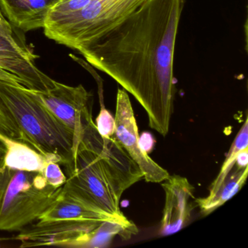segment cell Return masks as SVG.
Instances as JSON below:
<instances>
[{
  "label": "cell",
  "mask_w": 248,
  "mask_h": 248,
  "mask_svg": "<svg viewBox=\"0 0 248 248\" xmlns=\"http://www.w3.org/2000/svg\"><path fill=\"white\" fill-rule=\"evenodd\" d=\"M0 135L24 143L22 133L2 98H0Z\"/></svg>",
  "instance_id": "obj_17"
},
{
  "label": "cell",
  "mask_w": 248,
  "mask_h": 248,
  "mask_svg": "<svg viewBox=\"0 0 248 248\" xmlns=\"http://www.w3.org/2000/svg\"><path fill=\"white\" fill-rule=\"evenodd\" d=\"M0 81L8 82V83L12 84L15 86L26 87L25 82L21 78H18L14 74L11 73L10 72H8V71L5 70L2 67H0Z\"/></svg>",
  "instance_id": "obj_21"
},
{
  "label": "cell",
  "mask_w": 248,
  "mask_h": 248,
  "mask_svg": "<svg viewBox=\"0 0 248 248\" xmlns=\"http://www.w3.org/2000/svg\"><path fill=\"white\" fill-rule=\"evenodd\" d=\"M146 0H92L63 22L44 29L47 38L78 52L95 43Z\"/></svg>",
  "instance_id": "obj_5"
},
{
  "label": "cell",
  "mask_w": 248,
  "mask_h": 248,
  "mask_svg": "<svg viewBox=\"0 0 248 248\" xmlns=\"http://www.w3.org/2000/svg\"><path fill=\"white\" fill-rule=\"evenodd\" d=\"M248 175V167L241 168L235 164L229 175L216 191L213 194H209L204 198L195 200L202 214L204 216L210 214L237 194L245 185Z\"/></svg>",
  "instance_id": "obj_14"
},
{
  "label": "cell",
  "mask_w": 248,
  "mask_h": 248,
  "mask_svg": "<svg viewBox=\"0 0 248 248\" xmlns=\"http://www.w3.org/2000/svg\"><path fill=\"white\" fill-rule=\"evenodd\" d=\"M95 124L98 133L102 137H112L115 128V120L111 113L102 104Z\"/></svg>",
  "instance_id": "obj_18"
},
{
  "label": "cell",
  "mask_w": 248,
  "mask_h": 248,
  "mask_svg": "<svg viewBox=\"0 0 248 248\" xmlns=\"http://www.w3.org/2000/svg\"><path fill=\"white\" fill-rule=\"evenodd\" d=\"M38 58L30 47L15 46L0 37V67L21 78L28 89L46 92L53 88L55 80L37 67Z\"/></svg>",
  "instance_id": "obj_11"
},
{
  "label": "cell",
  "mask_w": 248,
  "mask_h": 248,
  "mask_svg": "<svg viewBox=\"0 0 248 248\" xmlns=\"http://www.w3.org/2000/svg\"><path fill=\"white\" fill-rule=\"evenodd\" d=\"M160 184L165 202L159 233L168 236L179 232L189 222L194 188L186 178L178 175H169Z\"/></svg>",
  "instance_id": "obj_9"
},
{
  "label": "cell",
  "mask_w": 248,
  "mask_h": 248,
  "mask_svg": "<svg viewBox=\"0 0 248 248\" xmlns=\"http://www.w3.org/2000/svg\"><path fill=\"white\" fill-rule=\"evenodd\" d=\"M30 91L72 132L75 155L78 145L95 124L93 120V94L82 85L69 86L56 81L53 88L46 92Z\"/></svg>",
  "instance_id": "obj_6"
},
{
  "label": "cell",
  "mask_w": 248,
  "mask_h": 248,
  "mask_svg": "<svg viewBox=\"0 0 248 248\" xmlns=\"http://www.w3.org/2000/svg\"><path fill=\"white\" fill-rule=\"evenodd\" d=\"M0 140L3 142L6 150L2 159L5 166L18 170L43 172L49 162L46 156L22 142L1 135Z\"/></svg>",
  "instance_id": "obj_13"
},
{
  "label": "cell",
  "mask_w": 248,
  "mask_h": 248,
  "mask_svg": "<svg viewBox=\"0 0 248 248\" xmlns=\"http://www.w3.org/2000/svg\"><path fill=\"white\" fill-rule=\"evenodd\" d=\"M0 98L14 116L24 143L49 162L62 164L66 169L72 168L75 158L73 134L30 89L0 81Z\"/></svg>",
  "instance_id": "obj_3"
},
{
  "label": "cell",
  "mask_w": 248,
  "mask_h": 248,
  "mask_svg": "<svg viewBox=\"0 0 248 248\" xmlns=\"http://www.w3.org/2000/svg\"><path fill=\"white\" fill-rule=\"evenodd\" d=\"M67 180L100 208L130 223L120 208L123 193L143 179L137 164L114 137H102L95 124L78 145Z\"/></svg>",
  "instance_id": "obj_2"
},
{
  "label": "cell",
  "mask_w": 248,
  "mask_h": 248,
  "mask_svg": "<svg viewBox=\"0 0 248 248\" xmlns=\"http://www.w3.org/2000/svg\"><path fill=\"white\" fill-rule=\"evenodd\" d=\"M5 149H0V161L2 160L5 154Z\"/></svg>",
  "instance_id": "obj_23"
},
{
  "label": "cell",
  "mask_w": 248,
  "mask_h": 248,
  "mask_svg": "<svg viewBox=\"0 0 248 248\" xmlns=\"http://www.w3.org/2000/svg\"><path fill=\"white\" fill-rule=\"evenodd\" d=\"M247 148H248V123L246 119L231 146L218 175L210 185L209 194H213L221 185L234 166L238 155Z\"/></svg>",
  "instance_id": "obj_15"
},
{
  "label": "cell",
  "mask_w": 248,
  "mask_h": 248,
  "mask_svg": "<svg viewBox=\"0 0 248 248\" xmlns=\"http://www.w3.org/2000/svg\"><path fill=\"white\" fill-rule=\"evenodd\" d=\"M115 128L113 137L140 168L147 182L161 183L169 172L158 165L140 147V136L134 111L127 91L119 89L116 104Z\"/></svg>",
  "instance_id": "obj_8"
},
{
  "label": "cell",
  "mask_w": 248,
  "mask_h": 248,
  "mask_svg": "<svg viewBox=\"0 0 248 248\" xmlns=\"http://www.w3.org/2000/svg\"><path fill=\"white\" fill-rule=\"evenodd\" d=\"M92 0H59L47 16L44 29L58 25L83 9Z\"/></svg>",
  "instance_id": "obj_16"
},
{
  "label": "cell",
  "mask_w": 248,
  "mask_h": 248,
  "mask_svg": "<svg viewBox=\"0 0 248 248\" xmlns=\"http://www.w3.org/2000/svg\"><path fill=\"white\" fill-rule=\"evenodd\" d=\"M59 0H0V11L16 30L27 32L43 29Z\"/></svg>",
  "instance_id": "obj_12"
},
{
  "label": "cell",
  "mask_w": 248,
  "mask_h": 248,
  "mask_svg": "<svg viewBox=\"0 0 248 248\" xmlns=\"http://www.w3.org/2000/svg\"><path fill=\"white\" fill-rule=\"evenodd\" d=\"M185 0H146L102 38L79 52L144 108L151 128L170 130L175 95L174 54Z\"/></svg>",
  "instance_id": "obj_1"
},
{
  "label": "cell",
  "mask_w": 248,
  "mask_h": 248,
  "mask_svg": "<svg viewBox=\"0 0 248 248\" xmlns=\"http://www.w3.org/2000/svg\"><path fill=\"white\" fill-rule=\"evenodd\" d=\"M15 30L16 29L11 26L8 20L4 16L2 11H0V37L5 39L15 46L24 47V48H29L30 46H27L26 42L21 39L19 35L18 36Z\"/></svg>",
  "instance_id": "obj_20"
},
{
  "label": "cell",
  "mask_w": 248,
  "mask_h": 248,
  "mask_svg": "<svg viewBox=\"0 0 248 248\" xmlns=\"http://www.w3.org/2000/svg\"><path fill=\"white\" fill-rule=\"evenodd\" d=\"M104 221L95 220H39L36 224L26 226L16 239L21 248L53 246L89 248L94 231Z\"/></svg>",
  "instance_id": "obj_7"
},
{
  "label": "cell",
  "mask_w": 248,
  "mask_h": 248,
  "mask_svg": "<svg viewBox=\"0 0 248 248\" xmlns=\"http://www.w3.org/2000/svg\"><path fill=\"white\" fill-rule=\"evenodd\" d=\"M43 172L11 169L0 161V230L21 231L48 210L62 193Z\"/></svg>",
  "instance_id": "obj_4"
},
{
  "label": "cell",
  "mask_w": 248,
  "mask_h": 248,
  "mask_svg": "<svg viewBox=\"0 0 248 248\" xmlns=\"http://www.w3.org/2000/svg\"><path fill=\"white\" fill-rule=\"evenodd\" d=\"M43 173L47 184L56 188L63 186L67 180V177L63 173L60 165L57 162H49Z\"/></svg>",
  "instance_id": "obj_19"
},
{
  "label": "cell",
  "mask_w": 248,
  "mask_h": 248,
  "mask_svg": "<svg viewBox=\"0 0 248 248\" xmlns=\"http://www.w3.org/2000/svg\"><path fill=\"white\" fill-rule=\"evenodd\" d=\"M0 149H5V146L3 142L0 140Z\"/></svg>",
  "instance_id": "obj_24"
},
{
  "label": "cell",
  "mask_w": 248,
  "mask_h": 248,
  "mask_svg": "<svg viewBox=\"0 0 248 248\" xmlns=\"http://www.w3.org/2000/svg\"><path fill=\"white\" fill-rule=\"evenodd\" d=\"M56 220H115L126 224L133 223H124L106 213L67 181L56 202L38 219L40 221Z\"/></svg>",
  "instance_id": "obj_10"
},
{
  "label": "cell",
  "mask_w": 248,
  "mask_h": 248,
  "mask_svg": "<svg viewBox=\"0 0 248 248\" xmlns=\"http://www.w3.org/2000/svg\"><path fill=\"white\" fill-rule=\"evenodd\" d=\"M140 145L141 149L149 155V152L152 150L155 146V140L152 135L148 133H143L141 137H140Z\"/></svg>",
  "instance_id": "obj_22"
}]
</instances>
